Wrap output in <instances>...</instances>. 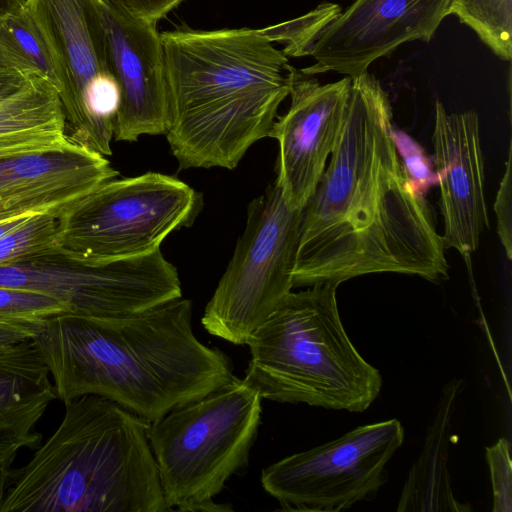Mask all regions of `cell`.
Returning <instances> with one entry per match:
<instances>
[{
	"mask_svg": "<svg viewBox=\"0 0 512 512\" xmlns=\"http://www.w3.org/2000/svg\"><path fill=\"white\" fill-rule=\"evenodd\" d=\"M460 379L447 383L436 415L427 429L423 450L403 486L397 511L463 512L471 507L458 501L448 469L452 418L462 388Z\"/></svg>",
	"mask_w": 512,
	"mask_h": 512,
	"instance_id": "d6986e66",
	"label": "cell"
},
{
	"mask_svg": "<svg viewBox=\"0 0 512 512\" xmlns=\"http://www.w3.org/2000/svg\"><path fill=\"white\" fill-rule=\"evenodd\" d=\"M32 339L58 399L101 396L150 423L236 378L230 358L195 336L182 297L121 318L49 316Z\"/></svg>",
	"mask_w": 512,
	"mask_h": 512,
	"instance_id": "7a4b0ae2",
	"label": "cell"
},
{
	"mask_svg": "<svg viewBox=\"0 0 512 512\" xmlns=\"http://www.w3.org/2000/svg\"><path fill=\"white\" fill-rule=\"evenodd\" d=\"M452 0H354L312 46L308 75L334 71L351 78L414 40L429 42Z\"/></svg>",
	"mask_w": 512,
	"mask_h": 512,
	"instance_id": "4fadbf2b",
	"label": "cell"
},
{
	"mask_svg": "<svg viewBox=\"0 0 512 512\" xmlns=\"http://www.w3.org/2000/svg\"><path fill=\"white\" fill-rule=\"evenodd\" d=\"M109 69L120 90L114 138L134 142L166 134L168 92L164 48L157 24L119 0H94Z\"/></svg>",
	"mask_w": 512,
	"mask_h": 512,
	"instance_id": "7c38bea8",
	"label": "cell"
},
{
	"mask_svg": "<svg viewBox=\"0 0 512 512\" xmlns=\"http://www.w3.org/2000/svg\"><path fill=\"white\" fill-rule=\"evenodd\" d=\"M333 282L290 292L251 334L244 381L262 399L349 412L378 397L382 376L342 324Z\"/></svg>",
	"mask_w": 512,
	"mask_h": 512,
	"instance_id": "5b68a950",
	"label": "cell"
},
{
	"mask_svg": "<svg viewBox=\"0 0 512 512\" xmlns=\"http://www.w3.org/2000/svg\"><path fill=\"white\" fill-rule=\"evenodd\" d=\"M341 12L338 4L322 2L302 16L264 27L261 31L273 43L283 45L286 56H309L318 37Z\"/></svg>",
	"mask_w": 512,
	"mask_h": 512,
	"instance_id": "7402d4cb",
	"label": "cell"
},
{
	"mask_svg": "<svg viewBox=\"0 0 512 512\" xmlns=\"http://www.w3.org/2000/svg\"><path fill=\"white\" fill-rule=\"evenodd\" d=\"M118 172L109 160L75 142L60 150L0 159V222L59 217Z\"/></svg>",
	"mask_w": 512,
	"mask_h": 512,
	"instance_id": "2e32d148",
	"label": "cell"
},
{
	"mask_svg": "<svg viewBox=\"0 0 512 512\" xmlns=\"http://www.w3.org/2000/svg\"><path fill=\"white\" fill-rule=\"evenodd\" d=\"M167 92V141L179 169H234L270 137L289 96V59L261 29L161 33Z\"/></svg>",
	"mask_w": 512,
	"mask_h": 512,
	"instance_id": "3957f363",
	"label": "cell"
},
{
	"mask_svg": "<svg viewBox=\"0 0 512 512\" xmlns=\"http://www.w3.org/2000/svg\"><path fill=\"white\" fill-rule=\"evenodd\" d=\"M57 229V216H33L25 225L0 238V265L53 249Z\"/></svg>",
	"mask_w": 512,
	"mask_h": 512,
	"instance_id": "603a6c76",
	"label": "cell"
},
{
	"mask_svg": "<svg viewBox=\"0 0 512 512\" xmlns=\"http://www.w3.org/2000/svg\"><path fill=\"white\" fill-rule=\"evenodd\" d=\"M135 15L158 23L168 13L178 7L185 0H119Z\"/></svg>",
	"mask_w": 512,
	"mask_h": 512,
	"instance_id": "83f0119b",
	"label": "cell"
},
{
	"mask_svg": "<svg viewBox=\"0 0 512 512\" xmlns=\"http://www.w3.org/2000/svg\"><path fill=\"white\" fill-rule=\"evenodd\" d=\"M71 142L59 94L45 79L33 76L0 101V159L60 150Z\"/></svg>",
	"mask_w": 512,
	"mask_h": 512,
	"instance_id": "ac0fdd59",
	"label": "cell"
},
{
	"mask_svg": "<svg viewBox=\"0 0 512 512\" xmlns=\"http://www.w3.org/2000/svg\"><path fill=\"white\" fill-rule=\"evenodd\" d=\"M489 465L494 512L512 511V464L510 442L501 437L495 444L486 448Z\"/></svg>",
	"mask_w": 512,
	"mask_h": 512,
	"instance_id": "d4e9b609",
	"label": "cell"
},
{
	"mask_svg": "<svg viewBox=\"0 0 512 512\" xmlns=\"http://www.w3.org/2000/svg\"><path fill=\"white\" fill-rule=\"evenodd\" d=\"M381 83L353 77L328 167L303 209L293 288L372 273L448 278L442 236L413 185L392 136Z\"/></svg>",
	"mask_w": 512,
	"mask_h": 512,
	"instance_id": "6da1fadb",
	"label": "cell"
},
{
	"mask_svg": "<svg viewBox=\"0 0 512 512\" xmlns=\"http://www.w3.org/2000/svg\"><path fill=\"white\" fill-rule=\"evenodd\" d=\"M0 63L26 75L43 78L58 90L52 53L25 6L0 20Z\"/></svg>",
	"mask_w": 512,
	"mask_h": 512,
	"instance_id": "ffe728a7",
	"label": "cell"
},
{
	"mask_svg": "<svg viewBox=\"0 0 512 512\" xmlns=\"http://www.w3.org/2000/svg\"><path fill=\"white\" fill-rule=\"evenodd\" d=\"M0 286L50 296L66 304L69 314L89 319L127 317L182 297L177 269L160 249L88 265L53 248L0 265Z\"/></svg>",
	"mask_w": 512,
	"mask_h": 512,
	"instance_id": "30bf717a",
	"label": "cell"
},
{
	"mask_svg": "<svg viewBox=\"0 0 512 512\" xmlns=\"http://www.w3.org/2000/svg\"><path fill=\"white\" fill-rule=\"evenodd\" d=\"M64 404L57 429L11 469L0 512L169 511L150 422L97 395Z\"/></svg>",
	"mask_w": 512,
	"mask_h": 512,
	"instance_id": "277c9868",
	"label": "cell"
},
{
	"mask_svg": "<svg viewBox=\"0 0 512 512\" xmlns=\"http://www.w3.org/2000/svg\"><path fill=\"white\" fill-rule=\"evenodd\" d=\"M25 2L26 0H0V20L22 10Z\"/></svg>",
	"mask_w": 512,
	"mask_h": 512,
	"instance_id": "1f68e13d",
	"label": "cell"
},
{
	"mask_svg": "<svg viewBox=\"0 0 512 512\" xmlns=\"http://www.w3.org/2000/svg\"><path fill=\"white\" fill-rule=\"evenodd\" d=\"M449 15L472 29L501 60H511L512 0H452Z\"/></svg>",
	"mask_w": 512,
	"mask_h": 512,
	"instance_id": "44dd1931",
	"label": "cell"
},
{
	"mask_svg": "<svg viewBox=\"0 0 512 512\" xmlns=\"http://www.w3.org/2000/svg\"><path fill=\"white\" fill-rule=\"evenodd\" d=\"M36 216V215H35ZM33 216L0 222V238L25 225Z\"/></svg>",
	"mask_w": 512,
	"mask_h": 512,
	"instance_id": "d6a6232c",
	"label": "cell"
},
{
	"mask_svg": "<svg viewBox=\"0 0 512 512\" xmlns=\"http://www.w3.org/2000/svg\"><path fill=\"white\" fill-rule=\"evenodd\" d=\"M302 216L275 183L249 203L244 232L201 318L208 333L246 344L291 292Z\"/></svg>",
	"mask_w": 512,
	"mask_h": 512,
	"instance_id": "ba28073f",
	"label": "cell"
},
{
	"mask_svg": "<svg viewBox=\"0 0 512 512\" xmlns=\"http://www.w3.org/2000/svg\"><path fill=\"white\" fill-rule=\"evenodd\" d=\"M26 447L20 441H0V501L5 493L9 473L21 448Z\"/></svg>",
	"mask_w": 512,
	"mask_h": 512,
	"instance_id": "f546056e",
	"label": "cell"
},
{
	"mask_svg": "<svg viewBox=\"0 0 512 512\" xmlns=\"http://www.w3.org/2000/svg\"><path fill=\"white\" fill-rule=\"evenodd\" d=\"M403 441L398 419L358 426L267 466L261 484L283 509L346 510L376 496L388 481L386 465Z\"/></svg>",
	"mask_w": 512,
	"mask_h": 512,
	"instance_id": "8fae6325",
	"label": "cell"
},
{
	"mask_svg": "<svg viewBox=\"0 0 512 512\" xmlns=\"http://www.w3.org/2000/svg\"><path fill=\"white\" fill-rule=\"evenodd\" d=\"M291 99L275 121L279 144L275 184L288 205L303 210L314 193L338 140L347 112L352 78L321 84L314 75L289 67Z\"/></svg>",
	"mask_w": 512,
	"mask_h": 512,
	"instance_id": "5bb4252c",
	"label": "cell"
},
{
	"mask_svg": "<svg viewBox=\"0 0 512 512\" xmlns=\"http://www.w3.org/2000/svg\"><path fill=\"white\" fill-rule=\"evenodd\" d=\"M511 147L508 160L506 161L505 172L500 182L494 212L497 219V234L505 249L508 260L512 257V179H511Z\"/></svg>",
	"mask_w": 512,
	"mask_h": 512,
	"instance_id": "4316f807",
	"label": "cell"
},
{
	"mask_svg": "<svg viewBox=\"0 0 512 512\" xmlns=\"http://www.w3.org/2000/svg\"><path fill=\"white\" fill-rule=\"evenodd\" d=\"M49 369L33 339L0 346V441L35 448V429L57 398Z\"/></svg>",
	"mask_w": 512,
	"mask_h": 512,
	"instance_id": "e0dca14e",
	"label": "cell"
},
{
	"mask_svg": "<svg viewBox=\"0 0 512 512\" xmlns=\"http://www.w3.org/2000/svg\"><path fill=\"white\" fill-rule=\"evenodd\" d=\"M261 401L236 377L150 423L148 439L169 511H232L213 498L248 465Z\"/></svg>",
	"mask_w": 512,
	"mask_h": 512,
	"instance_id": "8992f818",
	"label": "cell"
},
{
	"mask_svg": "<svg viewBox=\"0 0 512 512\" xmlns=\"http://www.w3.org/2000/svg\"><path fill=\"white\" fill-rule=\"evenodd\" d=\"M35 75H26L0 63V101L27 85Z\"/></svg>",
	"mask_w": 512,
	"mask_h": 512,
	"instance_id": "4dcf8cb0",
	"label": "cell"
},
{
	"mask_svg": "<svg viewBox=\"0 0 512 512\" xmlns=\"http://www.w3.org/2000/svg\"><path fill=\"white\" fill-rule=\"evenodd\" d=\"M25 7L52 53L70 140L104 156L114 135L120 90L94 0H26Z\"/></svg>",
	"mask_w": 512,
	"mask_h": 512,
	"instance_id": "9c48e42d",
	"label": "cell"
},
{
	"mask_svg": "<svg viewBox=\"0 0 512 512\" xmlns=\"http://www.w3.org/2000/svg\"><path fill=\"white\" fill-rule=\"evenodd\" d=\"M69 313L66 304L34 291L0 286V318L37 322Z\"/></svg>",
	"mask_w": 512,
	"mask_h": 512,
	"instance_id": "cb8c5ba5",
	"label": "cell"
},
{
	"mask_svg": "<svg viewBox=\"0 0 512 512\" xmlns=\"http://www.w3.org/2000/svg\"><path fill=\"white\" fill-rule=\"evenodd\" d=\"M202 206L201 194L176 177H115L58 217L54 249L88 265L144 256L173 231L191 226Z\"/></svg>",
	"mask_w": 512,
	"mask_h": 512,
	"instance_id": "52a82bcc",
	"label": "cell"
},
{
	"mask_svg": "<svg viewBox=\"0 0 512 512\" xmlns=\"http://www.w3.org/2000/svg\"><path fill=\"white\" fill-rule=\"evenodd\" d=\"M34 336V322L0 318V346L18 343Z\"/></svg>",
	"mask_w": 512,
	"mask_h": 512,
	"instance_id": "f1b7e54d",
	"label": "cell"
},
{
	"mask_svg": "<svg viewBox=\"0 0 512 512\" xmlns=\"http://www.w3.org/2000/svg\"><path fill=\"white\" fill-rule=\"evenodd\" d=\"M432 144L444 247L457 250L470 270L471 255L479 246L483 230L489 228L477 113H447L437 101Z\"/></svg>",
	"mask_w": 512,
	"mask_h": 512,
	"instance_id": "9a60e30c",
	"label": "cell"
},
{
	"mask_svg": "<svg viewBox=\"0 0 512 512\" xmlns=\"http://www.w3.org/2000/svg\"><path fill=\"white\" fill-rule=\"evenodd\" d=\"M392 136L407 174L415 188L424 195L431 185L438 182L436 172L423 149L412 138L394 126Z\"/></svg>",
	"mask_w": 512,
	"mask_h": 512,
	"instance_id": "484cf974",
	"label": "cell"
}]
</instances>
